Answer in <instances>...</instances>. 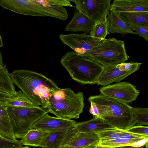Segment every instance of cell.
I'll return each instance as SVG.
<instances>
[{
    "label": "cell",
    "instance_id": "obj_1",
    "mask_svg": "<svg viewBox=\"0 0 148 148\" xmlns=\"http://www.w3.org/2000/svg\"><path fill=\"white\" fill-rule=\"evenodd\" d=\"M90 112L99 117L112 127L126 131L136 124L133 107L114 98L99 95L90 97Z\"/></svg>",
    "mask_w": 148,
    "mask_h": 148
},
{
    "label": "cell",
    "instance_id": "obj_2",
    "mask_svg": "<svg viewBox=\"0 0 148 148\" xmlns=\"http://www.w3.org/2000/svg\"><path fill=\"white\" fill-rule=\"evenodd\" d=\"M9 75L14 84L34 105L45 109L49 97L60 88L51 79L32 71L17 69Z\"/></svg>",
    "mask_w": 148,
    "mask_h": 148
},
{
    "label": "cell",
    "instance_id": "obj_3",
    "mask_svg": "<svg viewBox=\"0 0 148 148\" xmlns=\"http://www.w3.org/2000/svg\"><path fill=\"white\" fill-rule=\"evenodd\" d=\"M60 63L72 79L81 84H96L104 66L99 63L74 51L66 52Z\"/></svg>",
    "mask_w": 148,
    "mask_h": 148
},
{
    "label": "cell",
    "instance_id": "obj_4",
    "mask_svg": "<svg viewBox=\"0 0 148 148\" xmlns=\"http://www.w3.org/2000/svg\"><path fill=\"white\" fill-rule=\"evenodd\" d=\"M84 104L83 92L75 93L69 88H60L49 97L46 110L60 118L77 119L83 111Z\"/></svg>",
    "mask_w": 148,
    "mask_h": 148
},
{
    "label": "cell",
    "instance_id": "obj_5",
    "mask_svg": "<svg viewBox=\"0 0 148 148\" xmlns=\"http://www.w3.org/2000/svg\"><path fill=\"white\" fill-rule=\"evenodd\" d=\"M82 55L103 66L124 62L129 58L126 52L124 41L114 38L104 39L96 47Z\"/></svg>",
    "mask_w": 148,
    "mask_h": 148
},
{
    "label": "cell",
    "instance_id": "obj_6",
    "mask_svg": "<svg viewBox=\"0 0 148 148\" xmlns=\"http://www.w3.org/2000/svg\"><path fill=\"white\" fill-rule=\"evenodd\" d=\"M10 122L15 138L22 139L33 124L45 114L47 110L41 107H7Z\"/></svg>",
    "mask_w": 148,
    "mask_h": 148
},
{
    "label": "cell",
    "instance_id": "obj_7",
    "mask_svg": "<svg viewBox=\"0 0 148 148\" xmlns=\"http://www.w3.org/2000/svg\"><path fill=\"white\" fill-rule=\"evenodd\" d=\"M142 63L130 62L104 66L96 84L105 86L114 82H120L137 71Z\"/></svg>",
    "mask_w": 148,
    "mask_h": 148
},
{
    "label": "cell",
    "instance_id": "obj_8",
    "mask_svg": "<svg viewBox=\"0 0 148 148\" xmlns=\"http://www.w3.org/2000/svg\"><path fill=\"white\" fill-rule=\"evenodd\" d=\"M75 8L95 23L107 18L111 0H70Z\"/></svg>",
    "mask_w": 148,
    "mask_h": 148
},
{
    "label": "cell",
    "instance_id": "obj_9",
    "mask_svg": "<svg viewBox=\"0 0 148 148\" xmlns=\"http://www.w3.org/2000/svg\"><path fill=\"white\" fill-rule=\"evenodd\" d=\"M101 94L127 103L135 101L139 92L135 87L127 82H119L99 88Z\"/></svg>",
    "mask_w": 148,
    "mask_h": 148
},
{
    "label": "cell",
    "instance_id": "obj_10",
    "mask_svg": "<svg viewBox=\"0 0 148 148\" xmlns=\"http://www.w3.org/2000/svg\"><path fill=\"white\" fill-rule=\"evenodd\" d=\"M59 37L63 44L69 47L76 53L81 55L92 49L102 41L96 40L90 35L85 33L60 34Z\"/></svg>",
    "mask_w": 148,
    "mask_h": 148
},
{
    "label": "cell",
    "instance_id": "obj_11",
    "mask_svg": "<svg viewBox=\"0 0 148 148\" xmlns=\"http://www.w3.org/2000/svg\"><path fill=\"white\" fill-rule=\"evenodd\" d=\"M100 141L96 134L80 132L74 127L66 134L61 148H84L92 145L97 144Z\"/></svg>",
    "mask_w": 148,
    "mask_h": 148
},
{
    "label": "cell",
    "instance_id": "obj_12",
    "mask_svg": "<svg viewBox=\"0 0 148 148\" xmlns=\"http://www.w3.org/2000/svg\"><path fill=\"white\" fill-rule=\"evenodd\" d=\"M48 113L36 121L31 129H37L44 132H49L58 130L70 129L74 127L76 122L74 120L54 117Z\"/></svg>",
    "mask_w": 148,
    "mask_h": 148
},
{
    "label": "cell",
    "instance_id": "obj_13",
    "mask_svg": "<svg viewBox=\"0 0 148 148\" xmlns=\"http://www.w3.org/2000/svg\"><path fill=\"white\" fill-rule=\"evenodd\" d=\"M110 12H148V0H114L110 4Z\"/></svg>",
    "mask_w": 148,
    "mask_h": 148
},
{
    "label": "cell",
    "instance_id": "obj_14",
    "mask_svg": "<svg viewBox=\"0 0 148 148\" xmlns=\"http://www.w3.org/2000/svg\"><path fill=\"white\" fill-rule=\"evenodd\" d=\"M94 23L75 8L73 18L66 25L64 31L82 32L87 34L90 33Z\"/></svg>",
    "mask_w": 148,
    "mask_h": 148
},
{
    "label": "cell",
    "instance_id": "obj_15",
    "mask_svg": "<svg viewBox=\"0 0 148 148\" xmlns=\"http://www.w3.org/2000/svg\"><path fill=\"white\" fill-rule=\"evenodd\" d=\"M115 14L128 27H148V12H120Z\"/></svg>",
    "mask_w": 148,
    "mask_h": 148
},
{
    "label": "cell",
    "instance_id": "obj_16",
    "mask_svg": "<svg viewBox=\"0 0 148 148\" xmlns=\"http://www.w3.org/2000/svg\"><path fill=\"white\" fill-rule=\"evenodd\" d=\"M112 127L99 117H95L89 120L76 123L74 127L77 131L95 133L104 129Z\"/></svg>",
    "mask_w": 148,
    "mask_h": 148
},
{
    "label": "cell",
    "instance_id": "obj_17",
    "mask_svg": "<svg viewBox=\"0 0 148 148\" xmlns=\"http://www.w3.org/2000/svg\"><path fill=\"white\" fill-rule=\"evenodd\" d=\"M70 129L45 132L39 147L42 148H61L63 140Z\"/></svg>",
    "mask_w": 148,
    "mask_h": 148
},
{
    "label": "cell",
    "instance_id": "obj_18",
    "mask_svg": "<svg viewBox=\"0 0 148 148\" xmlns=\"http://www.w3.org/2000/svg\"><path fill=\"white\" fill-rule=\"evenodd\" d=\"M0 133L5 138L16 140L11 125L5 101H0Z\"/></svg>",
    "mask_w": 148,
    "mask_h": 148
},
{
    "label": "cell",
    "instance_id": "obj_19",
    "mask_svg": "<svg viewBox=\"0 0 148 148\" xmlns=\"http://www.w3.org/2000/svg\"><path fill=\"white\" fill-rule=\"evenodd\" d=\"M107 18L109 24V34L118 33L122 36L128 33L137 35L114 13L110 12Z\"/></svg>",
    "mask_w": 148,
    "mask_h": 148
},
{
    "label": "cell",
    "instance_id": "obj_20",
    "mask_svg": "<svg viewBox=\"0 0 148 148\" xmlns=\"http://www.w3.org/2000/svg\"><path fill=\"white\" fill-rule=\"evenodd\" d=\"M7 107H33L37 106L34 105L21 91H16L10 97L5 101Z\"/></svg>",
    "mask_w": 148,
    "mask_h": 148
},
{
    "label": "cell",
    "instance_id": "obj_21",
    "mask_svg": "<svg viewBox=\"0 0 148 148\" xmlns=\"http://www.w3.org/2000/svg\"><path fill=\"white\" fill-rule=\"evenodd\" d=\"M109 24L107 17L94 23L90 32V35L97 41H101L109 34Z\"/></svg>",
    "mask_w": 148,
    "mask_h": 148
},
{
    "label": "cell",
    "instance_id": "obj_22",
    "mask_svg": "<svg viewBox=\"0 0 148 148\" xmlns=\"http://www.w3.org/2000/svg\"><path fill=\"white\" fill-rule=\"evenodd\" d=\"M142 139H129L119 138L113 140L99 141L97 145L107 148H114L122 146H130L139 147L138 142Z\"/></svg>",
    "mask_w": 148,
    "mask_h": 148
},
{
    "label": "cell",
    "instance_id": "obj_23",
    "mask_svg": "<svg viewBox=\"0 0 148 148\" xmlns=\"http://www.w3.org/2000/svg\"><path fill=\"white\" fill-rule=\"evenodd\" d=\"M45 132L37 129H30L20 140L22 145L39 147Z\"/></svg>",
    "mask_w": 148,
    "mask_h": 148
},
{
    "label": "cell",
    "instance_id": "obj_24",
    "mask_svg": "<svg viewBox=\"0 0 148 148\" xmlns=\"http://www.w3.org/2000/svg\"><path fill=\"white\" fill-rule=\"evenodd\" d=\"M0 88L10 95H12L15 91L14 84L6 64L0 66Z\"/></svg>",
    "mask_w": 148,
    "mask_h": 148
},
{
    "label": "cell",
    "instance_id": "obj_25",
    "mask_svg": "<svg viewBox=\"0 0 148 148\" xmlns=\"http://www.w3.org/2000/svg\"><path fill=\"white\" fill-rule=\"evenodd\" d=\"M124 131L111 127L98 132L97 134L100 139V141L113 140L121 138Z\"/></svg>",
    "mask_w": 148,
    "mask_h": 148
},
{
    "label": "cell",
    "instance_id": "obj_26",
    "mask_svg": "<svg viewBox=\"0 0 148 148\" xmlns=\"http://www.w3.org/2000/svg\"><path fill=\"white\" fill-rule=\"evenodd\" d=\"M133 112L136 125L148 126V108L133 107Z\"/></svg>",
    "mask_w": 148,
    "mask_h": 148
},
{
    "label": "cell",
    "instance_id": "obj_27",
    "mask_svg": "<svg viewBox=\"0 0 148 148\" xmlns=\"http://www.w3.org/2000/svg\"><path fill=\"white\" fill-rule=\"evenodd\" d=\"M44 6L63 7H74L70 0H35Z\"/></svg>",
    "mask_w": 148,
    "mask_h": 148
},
{
    "label": "cell",
    "instance_id": "obj_28",
    "mask_svg": "<svg viewBox=\"0 0 148 148\" xmlns=\"http://www.w3.org/2000/svg\"><path fill=\"white\" fill-rule=\"evenodd\" d=\"M22 147L20 140H10L0 136V148H20Z\"/></svg>",
    "mask_w": 148,
    "mask_h": 148
},
{
    "label": "cell",
    "instance_id": "obj_29",
    "mask_svg": "<svg viewBox=\"0 0 148 148\" xmlns=\"http://www.w3.org/2000/svg\"><path fill=\"white\" fill-rule=\"evenodd\" d=\"M128 27L132 31L148 41V27L140 26H131Z\"/></svg>",
    "mask_w": 148,
    "mask_h": 148
},
{
    "label": "cell",
    "instance_id": "obj_30",
    "mask_svg": "<svg viewBox=\"0 0 148 148\" xmlns=\"http://www.w3.org/2000/svg\"><path fill=\"white\" fill-rule=\"evenodd\" d=\"M125 131L129 132L148 136V126L134 125Z\"/></svg>",
    "mask_w": 148,
    "mask_h": 148
},
{
    "label": "cell",
    "instance_id": "obj_31",
    "mask_svg": "<svg viewBox=\"0 0 148 148\" xmlns=\"http://www.w3.org/2000/svg\"><path fill=\"white\" fill-rule=\"evenodd\" d=\"M121 138L129 139H139L144 140L148 139V136L129 132L124 131Z\"/></svg>",
    "mask_w": 148,
    "mask_h": 148
},
{
    "label": "cell",
    "instance_id": "obj_32",
    "mask_svg": "<svg viewBox=\"0 0 148 148\" xmlns=\"http://www.w3.org/2000/svg\"><path fill=\"white\" fill-rule=\"evenodd\" d=\"M11 95L5 92L0 91V101H6L10 97Z\"/></svg>",
    "mask_w": 148,
    "mask_h": 148
},
{
    "label": "cell",
    "instance_id": "obj_33",
    "mask_svg": "<svg viewBox=\"0 0 148 148\" xmlns=\"http://www.w3.org/2000/svg\"><path fill=\"white\" fill-rule=\"evenodd\" d=\"M84 148H107L103 147H101L97 145V144L92 145Z\"/></svg>",
    "mask_w": 148,
    "mask_h": 148
},
{
    "label": "cell",
    "instance_id": "obj_34",
    "mask_svg": "<svg viewBox=\"0 0 148 148\" xmlns=\"http://www.w3.org/2000/svg\"><path fill=\"white\" fill-rule=\"evenodd\" d=\"M145 146H143L140 147H134L130 146H126L115 147L114 148H143Z\"/></svg>",
    "mask_w": 148,
    "mask_h": 148
},
{
    "label": "cell",
    "instance_id": "obj_35",
    "mask_svg": "<svg viewBox=\"0 0 148 148\" xmlns=\"http://www.w3.org/2000/svg\"><path fill=\"white\" fill-rule=\"evenodd\" d=\"M4 65L2 60V57L1 51H0V66H2Z\"/></svg>",
    "mask_w": 148,
    "mask_h": 148
},
{
    "label": "cell",
    "instance_id": "obj_36",
    "mask_svg": "<svg viewBox=\"0 0 148 148\" xmlns=\"http://www.w3.org/2000/svg\"><path fill=\"white\" fill-rule=\"evenodd\" d=\"M3 46L2 40L0 34V48Z\"/></svg>",
    "mask_w": 148,
    "mask_h": 148
},
{
    "label": "cell",
    "instance_id": "obj_37",
    "mask_svg": "<svg viewBox=\"0 0 148 148\" xmlns=\"http://www.w3.org/2000/svg\"><path fill=\"white\" fill-rule=\"evenodd\" d=\"M20 148H31L29 147L28 146H24V147L23 146L22 147H21Z\"/></svg>",
    "mask_w": 148,
    "mask_h": 148
},
{
    "label": "cell",
    "instance_id": "obj_38",
    "mask_svg": "<svg viewBox=\"0 0 148 148\" xmlns=\"http://www.w3.org/2000/svg\"><path fill=\"white\" fill-rule=\"evenodd\" d=\"M0 91L5 92L4 90L1 88H0Z\"/></svg>",
    "mask_w": 148,
    "mask_h": 148
},
{
    "label": "cell",
    "instance_id": "obj_39",
    "mask_svg": "<svg viewBox=\"0 0 148 148\" xmlns=\"http://www.w3.org/2000/svg\"><path fill=\"white\" fill-rule=\"evenodd\" d=\"M145 146H146L145 148H148V144H147Z\"/></svg>",
    "mask_w": 148,
    "mask_h": 148
},
{
    "label": "cell",
    "instance_id": "obj_40",
    "mask_svg": "<svg viewBox=\"0 0 148 148\" xmlns=\"http://www.w3.org/2000/svg\"><path fill=\"white\" fill-rule=\"evenodd\" d=\"M0 136L4 137V136H3L0 133ZM4 138H5V137H4Z\"/></svg>",
    "mask_w": 148,
    "mask_h": 148
}]
</instances>
